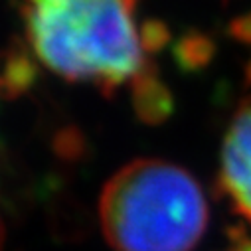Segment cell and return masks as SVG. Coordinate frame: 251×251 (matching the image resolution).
Listing matches in <instances>:
<instances>
[{
    "label": "cell",
    "mask_w": 251,
    "mask_h": 251,
    "mask_svg": "<svg viewBox=\"0 0 251 251\" xmlns=\"http://www.w3.org/2000/svg\"><path fill=\"white\" fill-rule=\"evenodd\" d=\"M139 0H20L26 40L40 64L61 79L105 93L151 77Z\"/></svg>",
    "instance_id": "1"
},
{
    "label": "cell",
    "mask_w": 251,
    "mask_h": 251,
    "mask_svg": "<svg viewBox=\"0 0 251 251\" xmlns=\"http://www.w3.org/2000/svg\"><path fill=\"white\" fill-rule=\"evenodd\" d=\"M210 220L198 180L178 164L139 158L105 184L99 224L115 251H192Z\"/></svg>",
    "instance_id": "2"
},
{
    "label": "cell",
    "mask_w": 251,
    "mask_h": 251,
    "mask_svg": "<svg viewBox=\"0 0 251 251\" xmlns=\"http://www.w3.org/2000/svg\"><path fill=\"white\" fill-rule=\"evenodd\" d=\"M220 186L233 210L251 224V97L239 105L227 127Z\"/></svg>",
    "instance_id": "3"
},
{
    "label": "cell",
    "mask_w": 251,
    "mask_h": 251,
    "mask_svg": "<svg viewBox=\"0 0 251 251\" xmlns=\"http://www.w3.org/2000/svg\"><path fill=\"white\" fill-rule=\"evenodd\" d=\"M229 251H251V237L239 235V237L235 239V243L231 245Z\"/></svg>",
    "instance_id": "4"
},
{
    "label": "cell",
    "mask_w": 251,
    "mask_h": 251,
    "mask_svg": "<svg viewBox=\"0 0 251 251\" xmlns=\"http://www.w3.org/2000/svg\"><path fill=\"white\" fill-rule=\"evenodd\" d=\"M245 32H249V36H251V16L239 18V32H237V38H239V40H245Z\"/></svg>",
    "instance_id": "5"
},
{
    "label": "cell",
    "mask_w": 251,
    "mask_h": 251,
    "mask_svg": "<svg viewBox=\"0 0 251 251\" xmlns=\"http://www.w3.org/2000/svg\"><path fill=\"white\" fill-rule=\"evenodd\" d=\"M0 243H2V222H0Z\"/></svg>",
    "instance_id": "6"
},
{
    "label": "cell",
    "mask_w": 251,
    "mask_h": 251,
    "mask_svg": "<svg viewBox=\"0 0 251 251\" xmlns=\"http://www.w3.org/2000/svg\"><path fill=\"white\" fill-rule=\"evenodd\" d=\"M247 77L251 79V64H249V68H247Z\"/></svg>",
    "instance_id": "7"
}]
</instances>
